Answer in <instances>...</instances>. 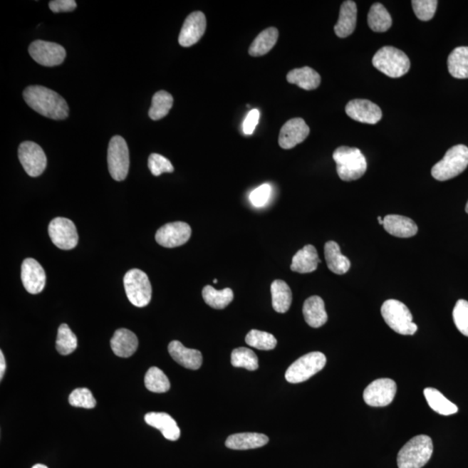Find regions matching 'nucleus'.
<instances>
[{
  "mask_svg": "<svg viewBox=\"0 0 468 468\" xmlns=\"http://www.w3.org/2000/svg\"><path fill=\"white\" fill-rule=\"evenodd\" d=\"M192 229L189 224L182 222L166 224L155 234V241L160 246L175 248L189 241Z\"/></svg>",
  "mask_w": 468,
  "mask_h": 468,
  "instance_id": "nucleus-14",
  "label": "nucleus"
},
{
  "mask_svg": "<svg viewBox=\"0 0 468 468\" xmlns=\"http://www.w3.org/2000/svg\"><path fill=\"white\" fill-rule=\"evenodd\" d=\"M51 239L54 245L62 250H71L77 246L78 234L75 224L69 219L55 218L48 227Z\"/></svg>",
  "mask_w": 468,
  "mask_h": 468,
  "instance_id": "nucleus-11",
  "label": "nucleus"
},
{
  "mask_svg": "<svg viewBox=\"0 0 468 468\" xmlns=\"http://www.w3.org/2000/svg\"><path fill=\"white\" fill-rule=\"evenodd\" d=\"M21 279L23 286L28 293L38 294L46 286V271L37 260L26 259L22 264Z\"/></svg>",
  "mask_w": 468,
  "mask_h": 468,
  "instance_id": "nucleus-18",
  "label": "nucleus"
},
{
  "mask_svg": "<svg viewBox=\"0 0 468 468\" xmlns=\"http://www.w3.org/2000/svg\"><path fill=\"white\" fill-rule=\"evenodd\" d=\"M6 369V363L5 357H4V353L0 351V379H3L4 374H5Z\"/></svg>",
  "mask_w": 468,
  "mask_h": 468,
  "instance_id": "nucleus-47",
  "label": "nucleus"
},
{
  "mask_svg": "<svg viewBox=\"0 0 468 468\" xmlns=\"http://www.w3.org/2000/svg\"><path fill=\"white\" fill-rule=\"evenodd\" d=\"M437 6L438 1L436 0H413L412 1V6H413L416 17L422 21H429L434 18Z\"/></svg>",
  "mask_w": 468,
  "mask_h": 468,
  "instance_id": "nucleus-41",
  "label": "nucleus"
},
{
  "mask_svg": "<svg viewBox=\"0 0 468 468\" xmlns=\"http://www.w3.org/2000/svg\"><path fill=\"white\" fill-rule=\"evenodd\" d=\"M372 63L382 73L391 78H399L409 72L410 60L401 50L384 46L375 54Z\"/></svg>",
  "mask_w": 468,
  "mask_h": 468,
  "instance_id": "nucleus-4",
  "label": "nucleus"
},
{
  "mask_svg": "<svg viewBox=\"0 0 468 468\" xmlns=\"http://www.w3.org/2000/svg\"><path fill=\"white\" fill-rule=\"evenodd\" d=\"M49 6L54 14L70 13L77 8V2L75 0H52Z\"/></svg>",
  "mask_w": 468,
  "mask_h": 468,
  "instance_id": "nucleus-45",
  "label": "nucleus"
},
{
  "mask_svg": "<svg viewBox=\"0 0 468 468\" xmlns=\"http://www.w3.org/2000/svg\"><path fill=\"white\" fill-rule=\"evenodd\" d=\"M169 352L175 361L186 369L196 370L202 365L203 358L201 351L187 349L181 342H171Z\"/></svg>",
  "mask_w": 468,
  "mask_h": 468,
  "instance_id": "nucleus-19",
  "label": "nucleus"
},
{
  "mask_svg": "<svg viewBox=\"0 0 468 468\" xmlns=\"http://www.w3.org/2000/svg\"><path fill=\"white\" fill-rule=\"evenodd\" d=\"M19 159L31 177H38L46 170L47 158L41 147L33 142H24L19 147Z\"/></svg>",
  "mask_w": 468,
  "mask_h": 468,
  "instance_id": "nucleus-10",
  "label": "nucleus"
},
{
  "mask_svg": "<svg viewBox=\"0 0 468 468\" xmlns=\"http://www.w3.org/2000/svg\"><path fill=\"white\" fill-rule=\"evenodd\" d=\"M217 281H218V280L216 279L214 280V284H217Z\"/></svg>",
  "mask_w": 468,
  "mask_h": 468,
  "instance_id": "nucleus-51",
  "label": "nucleus"
},
{
  "mask_svg": "<svg viewBox=\"0 0 468 468\" xmlns=\"http://www.w3.org/2000/svg\"><path fill=\"white\" fill-rule=\"evenodd\" d=\"M303 314L308 326L312 328L321 327L326 325L328 320L325 302L318 296H312L306 300L303 306Z\"/></svg>",
  "mask_w": 468,
  "mask_h": 468,
  "instance_id": "nucleus-24",
  "label": "nucleus"
},
{
  "mask_svg": "<svg viewBox=\"0 0 468 468\" xmlns=\"http://www.w3.org/2000/svg\"><path fill=\"white\" fill-rule=\"evenodd\" d=\"M149 169L155 176H160L164 173H173L175 170L170 160L159 154L150 155Z\"/></svg>",
  "mask_w": 468,
  "mask_h": 468,
  "instance_id": "nucleus-43",
  "label": "nucleus"
},
{
  "mask_svg": "<svg viewBox=\"0 0 468 468\" xmlns=\"http://www.w3.org/2000/svg\"><path fill=\"white\" fill-rule=\"evenodd\" d=\"M383 227L388 234L398 238L413 237L418 232L417 226L411 219L397 214L385 216Z\"/></svg>",
  "mask_w": 468,
  "mask_h": 468,
  "instance_id": "nucleus-21",
  "label": "nucleus"
},
{
  "mask_svg": "<svg viewBox=\"0 0 468 468\" xmlns=\"http://www.w3.org/2000/svg\"><path fill=\"white\" fill-rule=\"evenodd\" d=\"M174 98L169 92L161 90L156 92L152 98V104L149 111L150 118L154 121H158L165 118L173 107Z\"/></svg>",
  "mask_w": 468,
  "mask_h": 468,
  "instance_id": "nucleus-35",
  "label": "nucleus"
},
{
  "mask_svg": "<svg viewBox=\"0 0 468 468\" xmlns=\"http://www.w3.org/2000/svg\"><path fill=\"white\" fill-rule=\"evenodd\" d=\"M231 363L234 367L245 368L251 371L258 370L259 359L254 352L247 348H238L232 352Z\"/></svg>",
  "mask_w": 468,
  "mask_h": 468,
  "instance_id": "nucleus-38",
  "label": "nucleus"
},
{
  "mask_svg": "<svg viewBox=\"0 0 468 468\" xmlns=\"http://www.w3.org/2000/svg\"><path fill=\"white\" fill-rule=\"evenodd\" d=\"M144 383H145L147 389L153 393H166L170 390L169 378L157 367H152L147 371Z\"/></svg>",
  "mask_w": 468,
  "mask_h": 468,
  "instance_id": "nucleus-36",
  "label": "nucleus"
},
{
  "mask_svg": "<svg viewBox=\"0 0 468 468\" xmlns=\"http://www.w3.org/2000/svg\"><path fill=\"white\" fill-rule=\"evenodd\" d=\"M273 307L279 313H286L293 302L291 288L283 280H275L271 286Z\"/></svg>",
  "mask_w": 468,
  "mask_h": 468,
  "instance_id": "nucleus-29",
  "label": "nucleus"
},
{
  "mask_svg": "<svg viewBox=\"0 0 468 468\" xmlns=\"http://www.w3.org/2000/svg\"><path fill=\"white\" fill-rule=\"evenodd\" d=\"M202 297L207 305L216 310H223L233 301L234 295L230 288L218 291L213 286H207L203 288Z\"/></svg>",
  "mask_w": 468,
  "mask_h": 468,
  "instance_id": "nucleus-33",
  "label": "nucleus"
},
{
  "mask_svg": "<svg viewBox=\"0 0 468 468\" xmlns=\"http://www.w3.org/2000/svg\"><path fill=\"white\" fill-rule=\"evenodd\" d=\"M24 99L31 109L38 114L53 120H65L69 115V106L57 92L46 87H27L23 93Z\"/></svg>",
  "mask_w": 468,
  "mask_h": 468,
  "instance_id": "nucleus-1",
  "label": "nucleus"
},
{
  "mask_svg": "<svg viewBox=\"0 0 468 468\" xmlns=\"http://www.w3.org/2000/svg\"><path fill=\"white\" fill-rule=\"evenodd\" d=\"M246 343L260 350H271L277 346V339L273 334L258 330H251L246 335Z\"/></svg>",
  "mask_w": 468,
  "mask_h": 468,
  "instance_id": "nucleus-39",
  "label": "nucleus"
},
{
  "mask_svg": "<svg viewBox=\"0 0 468 468\" xmlns=\"http://www.w3.org/2000/svg\"><path fill=\"white\" fill-rule=\"evenodd\" d=\"M56 347H57V350L59 353L63 355L73 353L76 349H77L78 338L66 323H63L58 328Z\"/></svg>",
  "mask_w": 468,
  "mask_h": 468,
  "instance_id": "nucleus-37",
  "label": "nucleus"
},
{
  "mask_svg": "<svg viewBox=\"0 0 468 468\" xmlns=\"http://www.w3.org/2000/svg\"><path fill=\"white\" fill-rule=\"evenodd\" d=\"M29 53L35 62L43 66L62 65L66 58V51L58 43L36 40L31 43Z\"/></svg>",
  "mask_w": 468,
  "mask_h": 468,
  "instance_id": "nucleus-12",
  "label": "nucleus"
},
{
  "mask_svg": "<svg viewBox=\"0 0 468 468\" xmlns=\"http://www.w3.org/2000/svg\"><path fill=\"white\" fill-rule=\"evenodd\" d=\"M433 442L430 436H415L399 451L397 465L399 468H422L430 462L433 454Z\"/></svg>",
  "mask_w": 468,
  "mask_h": 468,
  "instance_id": "nucleus-3",
  "label": "nucleus"
},
{
  "mask_svg": "<svg viewBox=\"0 0 468 468\" xmlns=\"http://www.w3.org/2000/svg\"><path fill=\"white\" fill-rule=\"evenodd\" d=\"M69 402L71 406L76 407H83V409H94L97 405V402L92 395L90 390L82 388V389L75 390L70 395Z\"/></svg>",
  "mask_w": 468,
  "mask_h": 468,
  "instance_id": "nucleus-40",
  "label": "nucleus"
},
{
  "mask_svg": "<svg viewBox=\"0 0 468 468\" xmlns=\"http://www.w3.org/2000/svg\"><path fill=\"white\" fill-rule=\"evenodd\" d=\"M147 425L162 432V435L169 441L175 442L181 436L177 423L170 415L151 412L144 417Z\"/></svg>",
  "mask_w": 468,
  "mask_h": 468,
  "instance_id": "nucleus-22",
  "label": "nucleus"
},
{
  "mask_svg": "<svg viewBox=\"0 0 468 468\" xmlns=\"http://www.w3.org/2000/svg\"><path fill=\"white\" fill-rule=\"evenodd\" d=\"M286 79L288 83L306 90L318 89L321 83V77L318 72L308 66L291 71Z\"/></svg>",
  "mask_w": 468,
  "mask_h": 468,
  "instance_id": "nucleus-27",
  "label": "nucleus"
},
{
  "mask_svg": "<svg viewBox=\"0 0 468 468\" xmlns=\"http://www.w3.org/2000/svg\"><path fill=\"white\" fill-rule=\"evenodd\" d=\"M260 113L258 110H253L248 113L245 121L243 123L244 133L250 135L254 133L256 126L258 125L259 121Z\"/></svg>",
  "mask_w": 468,
  "mask_h": 468,
  "instance_id": "nucleus-46",
  "label": "nucleus"
},
{
  "mask_svg": "<svg viewBox=\"0 0 468 468\" xmlns=\"http://www.w3.org/2000/svg\"><path fill=\"white\" fill-rule=\"evenodd\" d=\"M326 364V357L321 352H311L298 358L288 368L286 379L291 383H300L307 381L314 375L321 371Z\"/></svg>",
  "mask_w": 468,
  "mask_h": 468,
  "instance_id": "nucleus-7",
  "label": "nucleus"
},
{
  "mask_svg": "<svg viewBox=\"0 0 468 468\" xmlns=\"http://www.w3.org/2000/svg\"><path fill=\"white\" fill-rule=\"evenodd\" d=\"M310 134V128L305 120L293 118L287 121L280 130L279 143L284 150H291L303 142Z\"/></svg>",
  "mask_w": 468,
  "mask_h": 468,
  "instance_id": "nucleus-16",
  "label": "nucleus"
},
{
  "mask_svg": "<svg viewBox=\"0 0 468 468\" xmlns=\"http://www.w3.org/2000/svg\"><path fill=\"white\" fill-rule=\"evenodd\" d=\"M33 468H48V467L46 465H43V464H36V465L33 466Z\"/></svg>",
  "mask_w": 468,
  "mask_h": 468,
  "instance_id": "nucleus-48",
  "label": "nucleus"
},
{
  "mask_svg": "<svg viewBox=\"0 0 468 468\" xmlns=\"http://www.w3.org/2000/svg\"><path fill=\"white\" fill-rule=\"evenodd\" d=\"M123 284L127 297L132 305L139 308L149 305L152 298V286L144 271L139 269L130 270L124 276Z\"/></svg>",
  "mask_w": 468,
  "mask_h": 468,
  "instance_id": "nucleus-8",
  "label": "nucleus"
},
{
  "mask_svg": "<svg viewBox=\"0 0 468 468\" xmlns=\"http://www.w3.org/2000/svg\"><path fill=\"white\" fill-rule=\"evenodd\" d=\"M397 383L389 378L375 380L363 392L364 402L370 407H386L397 394Z\"/></svg>",
  "mask_w": 468,
  "mask_h": 468,
  "instance_id": "nucleus-13",
  "label": "nucleus"
},
{
  "mask_svg": "<svg viewBox=\"0 0 468 468\" xmlns=\"http://www.w3.org/2000/svg\"><path fill=\"white\" fill-rule=\"evenodd\" d=\"M279 31L277 28L270 27L260 33L251 43L249 54L253 57H261L269 52L277 43Z\"/></svg>",
  "mask_w": 468,
  "mask_h": 468,
  "instance_id": "nucleus-30",
  "label": "nucleus"
},
{
  "mask_svg": "<svg viewBox=\"0 0 468 468\" xmlns=\"http://www.w3.org/2000/svg\"><path fill=\"white\" fill-rule=\"evenodd\" d=\"M207 19L202 11H194L187 16L179 36V43L182 47H190L198 43L205 34Z\"/></svg>",
  "mask_w": 468,
  "mask_h": 468,
  "instance_id": "nucleus-15",
  "label": "nucleus"
},
{
  "mask_svg": "<svg viewBox=\"0 0 468 468\" xmlns=\"http://www.w3.org/2000/svg\"><path fill=\"white\" fill-rule=\"evenodd\" d=\"M325 257L328 268L338 275L345 274L350 268V259L343 256L337 242L328 241L325 246Z\"/></svg>",
  "mask_w": 468,
  "mask_h": 468,
  "instance_id": "nucleus-28",
  "label": "nucleus"
},
{
  "mask_svg": "<svg viewBox=\"0 0 468 468\" xmlns=\"http://www.w3.org/2000/svg\"><path fill=\"white\" fill-rule=\"evenodd\" d=\"M333 160L337 164L339 178L345 182L355 181L361 178L367 170L365 156L357 147H338L333 153Z\"/></svg>",
  "mask_w": 468,
  "mask_h": 468,
  "instance_id": "nucleus-2",
  "label": "nucleus"
},
{
  "mask_svg": "<svg viewBox=\"0 0 468 468\" xmlns=\"http://www.w3.org/2000/svg\"><path fill=\"white\" fill-rule=\"evenodd\" d=\"M358 7L354 1L347 0L340 8L338 21L334 31L338 38H345L354 33L357 26Z\"/></svg>",
  "mask_w": 468,
  "mask_h": 468,
  "instance_id": "nucleus-20",
  "label": "nucleus"
},
{
  "mask_svg": "<svg viewBox=\"0 0 468 468\" xmlns=\"http://www.w3.org/2000/svg\"><path fill=\"white\" fill-rule=\"evenodd\" d=\"M424 395L432 410L442 415H451L457 413L458 407L447 399L439 390L434 388L424 390Z\"/></svg>",
  "mask_w": 468,
  "mask_h": 468,
  "instance_id": "nucleus-32",
  "label": "nucleus"
},
{
  "mask_svg": "<svg viewBox=\"0 0 468 468\" xmlns=\"http://www.w3.org/2000/svg\"><path fill=\"white\" fill-rule=\"evenodd\" d=\"M269 442L266 435L258 433H241L230 435L226 442L228 449L248 450L261 447Z\"/></svg>",
  "mask_w": 468,
  "mask_h": 468,
  "instance_id": "nucleus-26",
  "label": "nucleus"
},
{
  "mask_svg": "<svg viewBox=\"0 0 468 468\" xmlns=\"http://www.w3.org/2000/svg\"><path fill=\"white\" fill-rule=\"evenodd\" d=\"M108 166L111 177L117 182L126 179L130 170V151L127 142L120 135H115L108 150Z\"/></svg>",
  "mask_w": 468,
  "mask_h": 468,
  "instance_id": "nucleus-9",
  "label": "nucleus"
},
{
  "mask_svg": "<svg viewBox=\"0 0 468 468\" xmlns=\"http://www.w3.org/2000/svg\"><path fill=\"white\" fill-rule=\"evenodd\" d=\"M466 212L468 214V202H467V206H466Z\"/></svg>",
  "mask_w": 468,
  "mask_h": 468,
  "instance_id": "nucleus-50",
  "label": "nucleus"
},
{
  "mask_svg": "<svg viewBox=\"0 0 468 468\" xmlns=\"http://www.w3.org/2000/svg\"><path fill=\"white\" fill-rule=\"evenodd\" d=\"M447 67L452 77L457 79L468 78V47L455 48L449 56Z\"/></svg>",
  "mask_w": 468,
  "mask_h": 468,
  "instance_id": "nucleus-31",
  "label": "nucleus"
},
{
  "mask_svg": "<svg viewBox=\"0 0 468 468\" xmlns=\"http://www.w3.org/2000/svg\"><path fill=\"white\" fill-rule=\"evenodd\" d=\"M345 112L351 119L363 123L375 124L383 118L381 108L366 99L352 100L347 104Z\"/></svg>",
  "mask_w": 468,
  "mask_h": 468,
  "instance_id": "nucleus-17",
  "label": "nucleus"
},
{
  "mask_svg": "<svg viewBox=\"0 0 468 468\" xmlns=\"http://www.w3.org/2000/svg\"><path fill=\"white\" fill-rule=\"evenodd\" d=\"M378 222L380 225L383 226V219L382 217H378Z\"/></svg>",
  "mask_w": 468,
  "mask_h": 468,
  "instance_id": "nucleus-49",
  "label": "nucleus"
},
{
  "mask_svg": "<svg viewBox=\"0 0 468 468\" xmlns=\"http://www.w3.org/2000/svg\"><path fill=\"white\" fill-rule=\"evenodd\" d=\"M381 312L384 321L398 334L412 336L417 331L409 308L398 300L390 299L383 303Z\"/></svg>",
  "mask_w": 468,
  "mask_h": 468,
  "instance_id": "nucleus-6",
  "label": "nucleus"
},
{
  "mask_svg": "<svg viewBox=\"0 0 468 468\" xmlns=\"http://www.w3.org/2000/svg\"><path fill=\"white\" fill-rule=\"evenodd\" d=\"M271 194V187L269 184H263L251 192L249 195V201L255 207H263L269 202Z\"/></svg>",
  "mask_w": 468,
  "mask_h": 468,
  "instance_id": "nucleus-44",
  "label": "nucleus"
},
{
  "mask_svg": "<svg viewBox=\"0 0 468 468\" xmlns=\"http://www.w3.org/2000/svg\"><path fill=\"white\" fill-rule=\"evenodd\" d=\"M321 260L318 258L317 250L313 246L307 245L299 250L293 258L291 270L298 274H310L317 270Z\"/></svg>",
  "mask_w": 468,
  "mask_h": 468,
  "instance_id": "nucleus-25",
  "label": "nucleus"
},
{
  "mask_svg": "<svg viewBox=\"0 0 468 468\" xmlns=\"http://www.w3.org/2000/svg\"><path fill=\"white\" fill-rule=\"evenodd\" d=\"M368 25L375 33H385L392 26V19L386 8L380 3L370 7L368 14Z\"/></svg>",
  "mask_w": 468,
  "mask_h": 468,
  "instance_id": "nucleus-34",
  "label": "nucleus"
},
{
  "mask_svg": "<svg viewBox=\"0 0 468 468\" xmlns=\"http://www.w3.org/2000/svg\"><path fill=\"white\" fill-rule=\"evenodd\" d=\"M110 346L118 357L128 358L137 351L138 339L133 332L127 329H119L111 338Z\"/></svg>",
  "mask_w": 468,
  "mask_h": 468,
  "instance_id": "nucleus-23",
  "label": "nucleus"
},
{
  "mask_svg": "<svg viewBox=\"0 0 468 468\" xmlns=\"http://www.w3.org/2000/svg\"><path fill=\"white\" fill-rule=\"evenodd\" d=\"M468 166V147L462 144L452 147L442 161L431 170L432 176L440 182L453 179L465 171Z\"/></svg>",
  "mask_w": 468,
  "mask_h": 468,
  "instance_id": "nucleus-5",
  "label": "nucleus"
},
{
  "mask_svg": "<svg viewBox=\"0 0 468 468\" xmlns=\"http://www.w3.org/2000/svg\"><path fill=\"white\" fill-rule=\"evenodd\" d=\"M453 318L455 326L466 337H468V302L459 299L454 308Z\"/></svg>",
  "mask_w": 468,
  "mask_h": 468,
  "instance_id": "nucleus-42",
  "label": "nucleus"
}]
</instances>
